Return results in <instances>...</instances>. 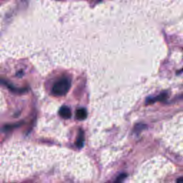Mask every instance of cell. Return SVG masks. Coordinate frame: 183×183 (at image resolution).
<instances>
[{
  "label": "cell",
  "instance_id": "1",
  "mask_svg": "<svg viewBox=\"0 0 183 183\" xmlns=\"http://www.w3.org/2000/svg\"><path fill=\"white\" fill-rule=\"evenodd\" d=\"M70 87H71V82H70V79L67 77H63L55 82L52 92L55 96H63L69 92Z\"/></svg>",
  "mask_w": 183,
  "mask_h": 183
},
{
  "label": "cell",
  "instance_id": "2",
  "mask_svg": "<svg viewBox=\"0 0 183 183\" xmlns=\"http://www.w3.org/2000/svg\"><path fill=\"white\" fill-rule=\"evenodd\" d=\"M59 113H60V115L61 116L62 118L65 119V120L70 119L72 116L71 110H70V109L67 106L62 107L61 108H60Z\"/></svg>",
  "mask_w": 183,
  "mask_h": 183
},
{
  "label": "cell",
  "instance_id": "3",
  "mask_svg": "<svg viewBox=\"0 0 183 183\" xmlns=\"http://www.w3.org/2000/svg\"><path fill=\"white\" fill-rule=\"evenodd\" d=\"M87 110L85 108H80L76 112V117L79 120H84L87 118Z\"/></svg>",
  "mask_w": 183,
  "mask_h": 183
},
{
  "label": "cell",
  "instance_id": "4",
  "mask_svg": "<svg viewBox=\"0 0 183 183\" xmlns=\"http://www.w3.org/2000/svg\"><path fill=\"white\" fill-rule=\"evenodd\" d=\"M166 97V94L165 93H163V94H161V95H159V96L154 97V98L152 99V98H148L147 100V104H152L154 102H156L157 100H163V99H164Z\"/></svg>",
  "mask_w": 183,
  "mask_h": 183
},
{
  "label": "cell",
  "instance_id": "5",
  "mask_svg": "<svg viewBox=\"0 0 183 183\" xmlns=\"http://www.w3.org/2000/svg\"><path fill=\"white\" fill-rule=\"evenodd\" d=\"M84 142V133L82 131H80V134H79L78 139L77 140V146L79 148H81L83 145Z\"/></svg>",
  "mask_w": 183,
  "mask_h": 183
},
{
  "label": "cell",
  "instance_id": "6",
  "mask_svg": "<svg viewBox=\"0 0 183 183\" xmlns=\"http://www.w3.org/2000/svg\"><path fill=\"white\" fill-rule=\"evenodd\" d=\"M126 177H127V174H120V175H119L118 177H117V179L115 180L116 182H122L123 179H125L126 178Z\"/></svg>",
  "mask_w": 183,
  "mask_h": 183
},
{
  "label": "cell",
  "instance_id": "7",
  "mask_svg": "<svg viewBox=\"0 0 183 183\" xmlns=\"http://www.w3.org/2000/svg\"><path fill=\"white\" fill-rule=\"evenodd\" d=\"M182 180H183V179H182V177H181V178H179V179H177V182H182Z\"/></svg>",
  "mask_w": 183,
  "mask_h": 183
}]
</instances>
